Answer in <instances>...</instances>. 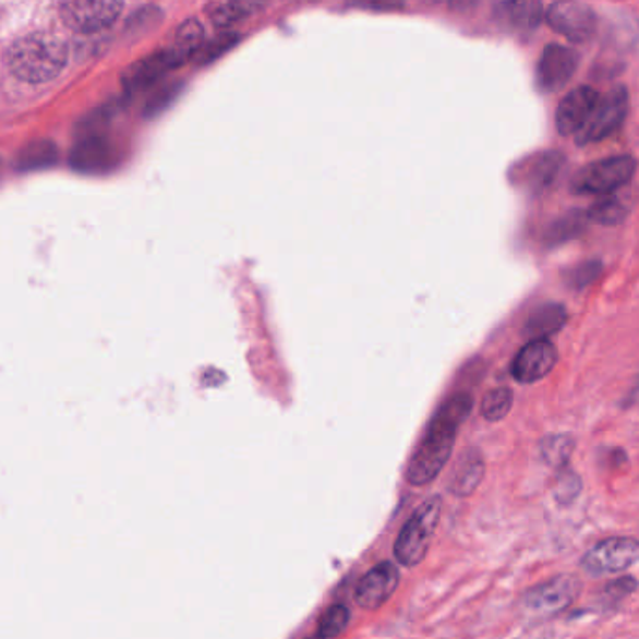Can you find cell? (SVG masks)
<instances>
[{"label": "cell", "mask_w": 639, "mask_h": 639, "mask_svg": "<svg viewBox=\"0 0 639 639\" xmlns=\"http://www.w3.org/2000/svg\"><path fill=\"white\" fill-rule=\"evenodd\" d=\"M179 67L180 62L174 57L173 51L166 49V51H158V53L143 57V59L134 62L132 67H128L120 81H122V85H124L128 93H140V91H145V88L154 85L156 81L160 80L161 75Z\"/></svg>", "instance_id": "obj_14"}, {"label": "cell", "mask_w": 639, "mask_h": 639, "mask_svg": "<svg viewBox=\"0 0 639 639\" xmlns=\"http://www.w3.org/2000/svg\"><path fill=\"white\" fill-rule=\"evenodd\" d=\"M628 109H630L628 88H612L606 96L600 98L593 113L587 120L586 126L576 134V143L591 145V143H599V141L615 134L628 117Z\"/></svg>", "instance_id": "obj_5"}, {"label": "cell", "mask_w": 639, "mask_h": 639, "mask_svg": "<svg viewBox=\"0 0 639 639\" xmlns=\"http://www.w3.org/2000/svg\"><path fill=\"white\" fill-rule=\"evenodd\" d=\"M544 17L555 33L576 44L589 40L599 25L593 8L578 0L553 2L552 7H547Z\"/></svg>", "instance_id": "obj_7"}, {"label": "cell", "mask_w": 639, "mask_h": 639, "mask_svg": "<svg viewBox=\"0 0 639 639\" xmlns=\"http://www.w3.org/2000/svg\"><path fill=\"white\" fill-rule=\"evenodd\" d=\"M122 8V2L113 0H68L60 4V17L75 33H100L119 20Z\"/></svg>", "instance_id": "obj_6"}, {"label": "cell", "mask_w": 639, "mask_h": 639, "mask_svg": "<svg viewBox=\"0 0 639 639\" xmlns=\"http://www.w3.org/2000/svg\"><path fill=\"white\" fill-rule=\"evenodd\" d=\"M581 591L580 581L574 576H557L534 587L527 594L526 604L539 615H553L570 606Z\"/></svg>", "instance_id": "obj_10"}, {"label": "cell", "mask_w": 639, "mask_h": 639, "mask_svg": "<svg viewBox=\"0 0 639 639\" xmlns=\"http://www.w3.org/2000/svg\"><path fill=\"white\" fill-rule=\"evenodd\" d=\"M638 540L630 536H615L599 542L596 546L587 553L581 566L589 574H615L625 572L626 568L638 560Z\"/></svg>", "instance_id": "obj_8"}, {"label": "cell", "mask_w": 639, "mask_h": 639, "mask_svg": "<svg viewBox=\"0 0 639 639\" xmlns=\"http://www.w3.org/2000/svg\"><path fill=\"white\" fill-rule=\"evenodd\" d=\"M240 41V34L231 33V31H227V33H221L214 38L210 44L207 46H203L201 49L200 60L203 64H207V62H213V60L218 59L221 55L227 53L229 49H233L237 44Z\"/></svg>", "instance_id": "obj_27"}, {"label": "cell", "mask_w": 639, "mask_h": 639, "mask_svg": "<svg viewBox=\"0 0 639 639\" xmlns=\"http://www.w3.org/2000/svg\"><path fill=\"white\" fill-rule=\"evenodd\" d=\"M636 580L634 578H620V580L612 581L610 586L606 587V593L610 596H617V599H623V596H628V594H632L636 591Z\"/></svg>", "instance_id": "obj_31"}, {"label": "cell", "mask_w": 639, "mask_h": 639, "mask_svg": "<svg viewBox=\"0 0 639 639\" xmlns=\"http://www.w3.org/2000/svg\"><path fill=\"white\" fill-rule=\"evenodd\" d=\"M600 270H602V265H600L599 261H589V263H583L580 267L574 268L568 281L576 289H583V287L589 286L591 281L599 278Z\"/></svg>", "instance_id": "obj_29"}, {"label": "cell", "mask_w": 639, "mask_h": 639, "mask_svg": "<svg viewBox=\"0 0 639 639\" xmlns=\"http://www.w3.org/2000/svg\"><path fill=\"white\" fill-rule=\"evenodd\" d=\"M557 359H559V354H557V349L552 341H529L520 353L516 354L510 372L518 383L531 385V383H536V381L544 379L546 375H550V372L557 364Z\"/></svg>", "instance_id": "obj_11"}, {"label": "cell", "mask_w": 639, "mask_h": 639, "mask_svg": "<svg viewBox=\"0 0 639 639\" xmlns=\"http://www.w3.org/2000/svg\"><path fill=\"white\" fill-rule=\"evenodd\" d=\"M113 164V148L98 135H91L87 140L80 141L70 153V166L80 173H106Z\"/></svg>", "instance_id": "obj_15"}, {"label": "cell", "mask_w": 639, "mask_h": 639, "mask_svg": "<svg viewBox=\"0 0 639 639\" xmlns=\"http://www.w3.org/2000/svg\"><path fill=\"white\" fill-rule=\"evenodd\" d=\"M349 619H351L349 610L346 606H341V604H336L323 615L319 628H317V636L321 639H333L336 636H340L349 625Z\"/></svg>", "instance_id": "obj_26"}, {"label": "cell", "mask_w": 639, "mask_h": 639, "mask_svg": "<svg viewBox=\"0 0 639 639\" xmlns=\"http://www.w3.org/2000/svg\"><path fill=\"white\" fill-rule=\"evenodd\" d=\"M55 161H57V147L51 141L38 140L21 148L17 167L21 171H38V169L53 167Z\"/></svg>", "instance_id": "obj_22"}, {"label": "cell", "mask_w": 639, "mask_h": 639, "mask_svg": "<svg viewBox=\"0 0 639 639\" xmlns=\"http://www.w3.org/2000/svg\"><path fill=\"white\" fill-rule=\"evenodd\" d=\"M265 4L261 2H210L205 7V14L216 27L229 28L255 12H261Z\"/></svg>", "instance_id": "obj_20"}, {"label": "cell", "mask_w": 639, "mask_h": 639, "mask_svg": "<svg viewBox=\"0 0 639 639\" xmlns=\"http://www.w3.org/2000/svg\"><path fill=\"white\" fill-rule=\"evenodd\" d=\"M566 308L563 304H544L531 313L526 323V334L533 340H547L553 334L559 333L565 327Z\"/></svg>", "instance_id": "obj_17"}, {"label": "cell", "mask_w": 639, "mask_h": 639, "mask_svg": "<svg viewBox=\"0 0 639 639\" xmlns=\"http://www.w3.org/2000/svg\"><path fill=\"white\" fill-rule=\"evenodd\" d=\"M513 403L514 394L510 388H495V390L484 396L482 406H480V413L490 422H499V420L505 419L506 414L510 413Z\"/></svg>", "instance_id": "obj_23"}, {"label": "cell", "mask_w": 639, "mask_h": 639, "mask_svg": "<svg viewBox=\"0 0 639 639\" xmlns=\"http://www.w3.org/2000/svg\"><path fill=\"white\" fill-rule=\"evenodd\" d=\"M441 510L443 503L439 495H433L414 510L413 516L401 529L394 547L396 559L400 560L401 565L417 566L426 557L433 533L439 523Z\"/></svg>", "instance_id": "obj_3"}, {"label": "cell", "mask_w": 639, "mask_h": 639, "mask_svg": "<svg viewBox=\"0 0 639 639\" xmlns=\"http://www.w3.org/2000/svg\"><path fill=\"white\" fill-rule=\"evenodd\" d=\"M581 229V216L580 214H572V216H566L563 220L553 224L552 233H547V240H552V244L555 242H566V240L574 237Z\"/></svg>", "instance_id": "obj_28"}, {"label": "cell", "mask_w": 639, "mask_h": 639, "mask_svg": "<svg viewBox=\"0 0 639 639\" xmlns=\"http://www.w3.org/2000/svg\"><path fill=\"white\" fill-rule=\"evenodd\" d=\"M203 46H205V27L201 25V21L188 20L177 28L174 46L171 47V51L180 64H184L195 53H200Z\"/></svg>", "instance_id": "obj_21"}, {"label": "cell", "mask_w": 639, "mask_h": 639, "mask_svg": "<svg viewBox=\"0 0 639 639\" xmlns=\"http://www.w3.org/2000/svg\"><path fill=\"white\" fill-rule=\"evenodd\" d=\"M580 67V55L574 47L547 44L536 67V83L544 93H557L568 85Z\"/></svg>", "instance_id": "obj_9"}, {"label": "cell", "mask_w": 639, "mask_h": 639, "mask_svg": "<svg viewBox=\"0 0 639 639\" xmlns=\"http://www.w3.org/2000/svg\"><path fill=\"white\" fill-rule=\"evenodd\" d=\"M626 214H628V208L623 201L617 197H607V200L599 201L596 205L589 208L587 216L591 220L599 221L602 226H617L625 220Z\"/></svg>", "instance_id": "obj_25"}, {"label": "cell", "mask_w": 639, "mask_h": 639, "mask_svg": "<svg viewBox=\"0 0 639 639\" xmlns=\"http://www.w3.org/2000/svg\"><path fill=\"white\" fill-rule=\"evenodd\" d=\"M473 400L469 394H456L441 407L427 427L417 453L407 466V482L413 486H426L443 471L450 458L458 435V427L471 414Z\"/></svg>", "instance_id": "obj_1"}, {"label": "cell", "mask_w": 639, "mask_h": 639, "mask_svg": "<svg viewBox=\"0 0 639 639\" xmlns=\"http://www.w3.org/2000/svg\"><path fill=\"white\" fill-rule=\"evenodd\" d=\"M636 173L632 156H610L583 167L574 174L572 192L576 195H604L625 186Z\"/></svg>", "instance_id": "obj_4"}, {"label": "cell", "mask_w": 639, "mask_h": 639, "mask_svg": "<svg viewBox=\"0 0 639 639\" xmlns=\"http://www.w3.org/2000/svg\"><path fill=\"white\" fill-rule=\"evenodd\" d=\"M600 94L593 87H578L566 94L555 113V126L560 135H576L599 104Z\"/></svg>", "instance_id": "obj_12"}, {"label": "cell", "mask_w": 639, "mask_h": 639, "mask_svg": "<svg viewBox=\"0 0 639 639\" xmlns=\"http://www.w3.org/2000/svg\"><path fill=\"white\" fill-rule=\"evenodd\" d=\"M7 67L17 80L41 85L55 80L68 62V46L59 36L34 33L8 47Z\"/></svg>", "instance_id": "obj_2"}, {"label": "cell", "mask_w": 639, "mask_h": 639, "mask_svg": "<svg viewBox=\"0 0 639 639\" xmlns=\"http://www.w3.org/2000/svg\"><path fill=\"white\" fill-rule=\"evenodd\" d=\"M482 479H484V461L480 458V454L469 450L461 456L460 463L454 469L450 492L458 497H467L479 487Z\"/></svg>", "instance_id": "obj_18"}, {"label": "cell", "mask_w": 639, "mask_h": 639, "mask_svg": "<svg viewBox=\"0 0 639 639\" xmlns=\"http://www.w3.org/2000/svg\"><path fill=\"white\" fill-rule=\"evenodd\" d=\"M308 639H321L319 636H317V632H315V636H312V638H308Z\"/></svg>", "instance_id": "obj_32"}, {"label": "cell", "mask_w": 639, "mask_h": 639, "mask_svg": "<svg viewBox=\"0 0 639 639\" xmlns=\"http://www.w3.org/2000/svg\"><path fill=\"white\" fill-rule=\"evenodd\" d=\"M400 583V570L393 563H381L359 581L357 586V604L364 610H377L393 596Z\"/></svg>", "instance_id": "obj_13"}, {"label": "cell", "mask_w": 639, "mask_h": 639, "mask_svg": "<svg viewBox=\"0 0 639 639\" xmlns=\"http://www.w3.org/2000/svg\"><path fill=\"white\" fill-rule=\"evenodd\" d=\"M574 450V439L570 435H550L542 441L540 453L550 466H565Z\"/></svg>", "instance_id": "obj_24"}, {"label": "cell", "mask_w": 639, "mask_h": 639, "mask_svg": "<svg viewBox=\"0 0 639 639\" xmlns=\"http://www.w3.org/2000/svg\"><path fill=\"white\" fill-rule=\"evenodd\" d=\"M495 15L513 27L529 31L539 27L544 7L540 2H501L495 7Z\"/></svg>", "instance_id": "obj_19"}, {"label": "cell", "mask_w": 639, "mask_h": 639, "mask_svg": "<svg viewBox=\"0 0 639 639\" xmlns=\"http://www.w3.org/2000/svg\"><path fill=\"white\" fill-rule=\"evenodd\" d=\"M581 492V480L572 473V471H566L563 477H560L559 482H557V497L559 501H572L578 493Z\"/></svg>", "instance_id": "obj_30"}, {"label": "cell", "mask_w": 639, "mask_h": 639, "mask_svg": "<svg viewBox=\"0 0 639 639\" xmlns=\"http://www.w3.org/2000/svg\"><path fill=\"white\" fill-rule=\"evenodd\" d=\"M563 161H565V156L560 153H555V150L531 156L529 161L521 164V184L529 188L531 192L546 190V188L552 186L555 179H557V174L560 173Z\"/></svg>", "instance_id": "obj_16"}]
</instances>
